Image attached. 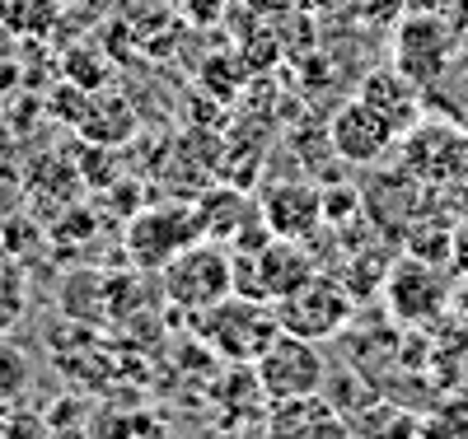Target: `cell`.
<instances>
[{"label":"cell","instance_id":"603a6c76","mask_svg":"<svg viewBox=\"0 0 468 439\" xmlns=\"http://www.w3.org/2000/svg\"><path fill=\"white\" fill-rule=\"evenodd\" d=\"M454 308H459V313H463V323H468V276H463V290H459V295H454Z\"/></svg>","mask_w":468,"mask_h":439},{"label":"cell","instance_id":"d4e9b609","mask_svg":"<svg viewBox=\"0 0 468 439\" xmlns=\"http://www.w3.org/2000/svg\"><path fill=\"white\" fill-rule=\"evenodd\" d=\"M337 439H351V434H337Z\"/></svg>","mask_w":468,"mask_h":439},{"label":"cell","instance_id":"44dd1931","mask_svg":"<svg viewBox=\"0 0 468 439\" xmlns=\"http://www.w3.org/2000/svg\"><path fill=\"white\" fill-rule=\"evenodd\" d=\"M174 10L192 24H211L220 15V0H174Z\"/></svg>","mask_w":468,"mask_h":439},{"label":"cell","instance_id":"cb8c5ba5","mask_svg":"<svg viewBox=\"0 0 468 439\" xmlns=\"http://www.w3.org/2000/svg\"><path fill=\"white\" fill-rule=\"evenodd\" d=\"M15 267V257H10V248H5V238H0V276H5Z\"/></svg>","mask_w":468,"mask_h":439},{"label":"cell","instance_id":"ba28073f","mask_svg":"<svg viewBox=\"0 0 468 439\" xmlns=\"http://www.w3.org/2000/svg\"><path fill=\"white\" fill-rule=\"evenodd\" d=\"M351 308H356L351 290L314 271L300 290H291V295L277 304V318H282V332H295V337H309V341H324V337H337V332L346 328Z\"/></svg>","mask_w":468,"mask_h":439},{"label":"cell","instance_id":"277c9868","mask_svg":"<svg viewBox=\"0 0 468 439\" xmlns=\"http://www.w3.org/2000/svg\"><path fill=\"white\" fill-rule=\"evenodd\" d=\"M399 159H403L399 173H408L412 183L445 187L468 173V131L445 122V117H431V122L421 117L412 131L399 136Z\"/></svg>","mask_w":468,"mask_h":439},{"label":"cell","instance_id":"30bf717a","mask_svg":"<svg viewBox=\"0 0 468 439\" xmlns=\"http://www.w3.org/2000/svg\"><path fill=\"white\" fill-rule=\"evenodd\" d=\"M244 257L253 267V286L244 295H258L267 304H282L291 290H300L314 276V262H309V253L295 238H267L258 253H244Z\"/></svg>","mask_w":468,"mask_h":439},{"label":"cell","instance_id":"8fae6325","mask_svg":"<svg viewBox=\"0 0 468 439\" xmlns=\"http://www.w3.org/2000/svg\"><path fill=\"white\" fill-rule=\"evenodd\" d=\"M337 434H346V421L324 392L282 397V402L267 407L262 421V439H337Z\"/></svg>","mask_w":468,"mask_h":439},{"label":"cell","instance_id":"8992f818","mask_svg":"<svg viewBox=\"0 0 468 439\" xmlns=\"http://www.w3.org/2000/svg\"><path fill=\"white\" fill-rule=\"evenodd\" d=\"M384 299H388V313H394L403 328H426L454 304V290H450L445 271L436 262L408 253L384 271Z\"/></svg>","mask_w":468,"mask_h":439},{"label":"cell","instance_id":"ffe728a7","mask_svg":"<svg viewBox=\"0 0 468 439\" xmlns=\"http://www.w3.org/2000/svg\"><path fill=\"white\" fill-rule=\"evenodd\" d=\"M351 5L366 24H399L412 10V0H351Z\"/></svg>","mask_w":468,"mask_h":439},{"label":"cell","instance_id":"7c38bea8","mask_svg":"<svg viewBox=\"0 0 468 439\" xmlns=\"http://www.w3.org/2000/svg\"><path fill=\"white\" fill-rule=\"evenodd\" d=\"M262 225H267L271 238H295V244H304V238L324 225V192L314 183L271 187L267 202H262Z\"/></svg>","mask_w":468,"mask_h":439},{"label":"cell","instance_id":"ac0fdd59","mask_svg":"<svg viewBox=\"0 0 468 439\" xmlns=\"http://www.w3.org/2000/svg\"><path fill=\"white\" fill-rule=\"evenodd\" d=\"M99 439H169V430L150 412H112L99 421Z\"/></svg>","mask_w":468,"mask_h":439},{"label":"cell","instance_id":"5b68a950","mask_svg":"<svg viewBox=\"0 0 468 439\" xmlns=\"http://www.w3.org/2000/svg\"><path fill=\"white\" fill-rule=\"evenodd\" d=\"M253 374H258V388H262L267 402H282V397H309V392L328 388V361H324L319 341L295 337V332H282L277 341H271L253 361Z\"/></svg>","mask_w":468,"mask_h":439},{"label":"cell","instance_id":"3957f363","mask_svg":"<svg viewBox=\"0 0 468 439\" xmlns=\"http://www.w3.org/2000/svg\"><path fill=\"white\" fill-rule=\"evenodd\" d=\"M207 238V220L197 202H165L132 215L127 225V257L141 271H165L187 244Z\"/></svg>","mask_w":468,"mask_h":439},{"label":"cell","instance_id":"52a82bcc","mask_svg":"<svg viewBox=\"0 0 468 439\" xmlns=\"http://www.w3.org/2000/svg\"><path fill=\"white\" fill-rule=\"evenodd\" d=\"M454 52H459V37H454L450 15L441 10H408L394 24V66L421 89L450 66Z\"/></svg>","mask_w":468,"mask_h":439},{"label":"cell","instance_id":"2e32d148","mask_svg":"<svg viewBox=\"0 0 468 439\" xmlns=\"http://www.w3.org/2000/svg\"><path fill=\"white\" fill-rule=\"evenodd\" d=\"M0 24L15 37H48L57 24V0H0Z\"/></svg>","mask_w":468,"mask_h":439},{"label":"cell","instance_id":"9c48e42d","mask_svg":"<svg viewBox=\"0 0 468 439\" xmlns=\"http://www.w3.org/2000/svg\"><path fill=\"white\" fill-rule=\"evenodd\" d=\"M328 141H333L337 159H346V164H375V159H384L388 150L399 145V131L388 127L366 99H351V103H342L333 112Z\"/></svg>","mask_w":468,"mask_h":439},{"label":"cell","instance_id":"4fadbf2b","mask_svg":"<svg viewBox=\"0 0 468 439\" xmlns=\"http://www.w3.org/2000/svg\"><path fill=\"white\" fill-rule=\"evenodd\" d=\"M356 99H366L388 127H394L399 136L403 131H412L421 117H426V99H421V85H412V79L399 70V66H388V70H375V75H366V85H361V94Z\"/></svg>","mask_w":468,"mask_h":439},{"label":"cell","instance_id":"e0dca14e","mask_svg":"<svg viewBox=\"0 0 468 439\" xmlns=\"http://www.w3.org/2000/svg\"><path fill=\"white\" fill-rule=\"evenodd\" d=\"M28 383H33V365H28V355H24L15 341L0 337V412L19 407V397L28 392Z\"/></svg>","mask_w":468,"mask_h":439},{"label":"cell","instance_id":"484cf974","mask_svg":"<svg viewBox=\"0 0 468 439\" xmlns=\"http://www.w3.org/2000/svg\"><path fill=\"white\" fill-rule=\"evenodd\" d=\"M426 439H436V434H426Z\"/></svg>","mask_w":468,"mask_h":439},{"label":"cell","instance_id":"d6986e66","mask_svg":"<svg viewBox=\"0 0 468 439\" xmlns=\"http://www.w3.org/2000/svg\"><path fill=\"white\" fill-rule=\"evenodd\" d=\"M24 308H28V290H24V271L19 262L0 276V337H10L24 323Z\"/></svg>","mask_w":468,"mask_h":439},{"label":"cell","instance_id":"7402d4cb","mask_svg":"<svg viewBox=\"0 0 468 439\" xmlns=\"http://www.w3.org/2000/svg\"><path fill=\"white\" fill-rule=\"evenodd\" d=\"M450 267H454L459 276H468V220L454 229V244H450Z\"/></svg>","mask_w":468,"mask_h":439},{"label":"cell","instance_id":"7a4b0ae2","mask_svg":"<svg viewBox=\"0 0 468 439\" xmlns=\"http://www.w3.org/2000/svg\"><path fill=\"white\" fill-rule=\"evenodd\" d=\"M160 290L174 308L183 313H207L211 304H220L225 295H234V257L216 238H197L187 244L165 271H160Z\"/></svg>","mask_w":468,"mask_h":439},{"label":"cell","instance_id":"6da1fadb","mask_svg":"<svg viewBox=\"0 0 468 439\" xmlns=\"http://www.w3.org/2000/svg\"><path fill=\"white\" fill-rule=\"evenodd\" d=\"M197 337L229 365H253L258 355L282 337L277 304H267L258 295H225L207 313H197Z\"/></svg>","mask_w":468,"mask_h":439},{"label":"cell","instance_id":"5bb4252c","mask_svg":"<svg viewBox=\"0 0 468 439\" xmlns=\"http://www.w3.org/2000/svg\"><path fill=\"white\" fill-rule=\"evenodd\" d=\"M421 99H426L431 117H445V122L468 131V47H459L450 57V66L421 89Z\"/></svg>","mask_w":468,"mask_h":439},{"label":"cell","instance_id":"9a60e30c","mask_svg":"<svg viewBox=\"0 0 468 439\" xmlns=\"http://www.w3.org/2000/svg\"><path fill=\"white\" fill-rule=\"evenodd\" d=\"M351 439H426V421L399 402H370L346 421Z\"/></svg>","mask_w":468,"mask_h":439}]
</instances>
